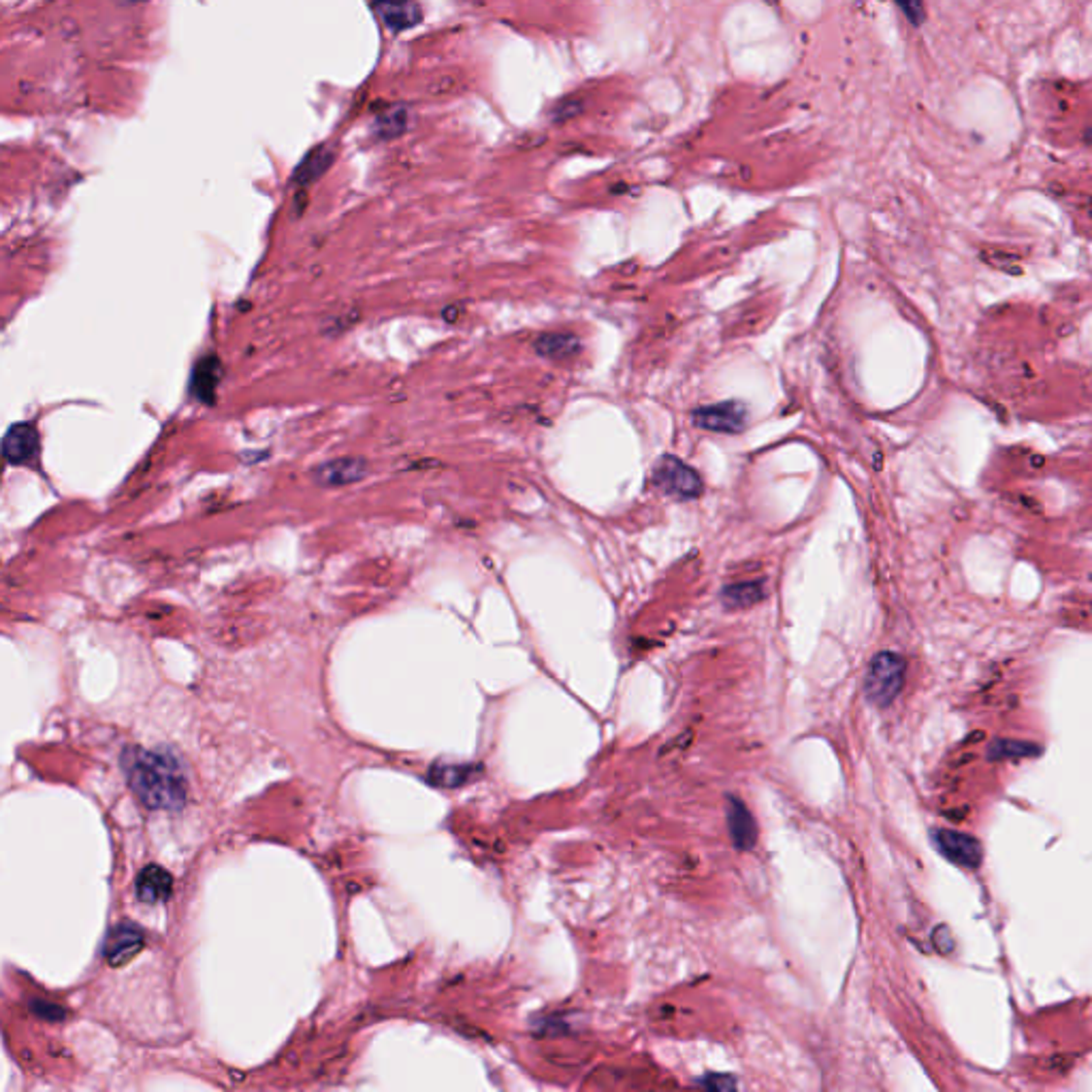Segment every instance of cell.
Wrapping results in <instances>:
<instances>
[{
    "mask_svg": "<svg viewBox=\"0 0 1092 1092\" xmlns=\"http://www.w3.org/2000/svg\"><path fill=\"white\" fill-rule=\"evenodd\" d=\"M368 472L369 469L366 459L341 457L314 467L312 478L320 487H346L352 483H359V480L368 476Z\"/></svg>",
    "mask_w": 1092,
    "mask_h": 1092,
    "instance_id": "7",
    "label": "cell"
},
{
    "mask_svg": "<svg viewBox=\"0 0 1092 1092\" xmlns=\"http://www.w3.org/2000/svg\"><path fill=\"white\" fill-rule=\"evenodd\" d=\"M764 595H766L764 581H745V583L727 585L723 589L722 599H723L725 608L741 610V608H749V606H755L757 602H762Z\"/></svg>",
    "mask_w": 1092,
    "mask_h": 1092,
    "instance_id": "12",
    "label": "cell"
},
{
    "mask_svg": "<svg viewBox=\"0 0 1092 1092\" xmlns=\"http://www.w3.org/2000/svg\"><path fill=\"white\" fill-rule=\"evenodd\" d=\"M727 830H730V837L732 843L736 845V850L749 851L755 848L757 841L755 819L738 798L727 800Z\"/></svg>",
    "mask_w": 1092,
    "mask_h": 1092,
    "instance_id": "11",
    "label": "cell"
},
{
    "mask_svg": "<svg viewBox=\"0 0 1092 1092\" xmlns=\"http://www.w3.org/2000/svg\"><path fill=\"white\" fill-rule=\"evenodd\" d=\"M1037 754H1040V747L1029 745V743H1018V741H997L990 747V757L992 759L1015 757V755H1037Z\"/></svg>",
    "mask_w": 1092,
    "mask_h": 1092,
    "instance_id": "17",
    "label": "cell"
},
{
    "mask_svg": "<svg viewBox=\"0 0 1092 1092\" xmlns=\"http://www.w3.org/2000/svg\"><path fill=\"white\" fill-rule=\"evenodd\" d=\"M581 101H562L555 105L553 110V120L555 122H563V120H570L578 112H581Z\"/></svg>",
    "mask_w": 1092,
    "mask_h": 1092,
    "instance_id": "19",
    "label": "cell"
},
{
    "mask_svg": "<svg viewBox=\"0 0 1092 1092\" xmlns=\"http://www.w3.org/2000/svg\"><path fill=\"white\" fill-rule=\"evenodd\" d=\"M702 1086L709 1090H732L736 1088V1079L730 1076H709L702 1079Z\"/></svg>",
    "mask_w": 1092,
    "mask_h": 1092,
    "instance_id": "21",
    "label": "cell"
},
{
    "mask_svg": "<svg viewBox=\"0 0 1092 1092\" xmlns=\"http://www.w3.org/2000/svg\"><path fill=\"white\" fill-rule=\"evenodd\" d=\"M653 483L674 499H693L702 494V478L677 457H661L653 467Z\"/></svg>",
    "mask_w": 1092,
    "mask_h": 1092,
    "instance_id": "3",
    "label": "cell"
},
{
    "mask_svg": "<svg viewBox=\"0 0 1092 1092\" xmlns=\"http://www.w3.org/2000/svg\"><path fill=\"white\" fill-rule=\"evenodd\" d=\"M122 770L133 794L147 809L177 811L184 807L188 784L174 754L131 747L122 754Z\"/></svg>",
    "mask_w": 1092,
    "mask_h": 1092,
    "instance_id": "1",
    "label": "cell"
},
{
    "mask_svg": "<svg viewBox=\"0 0 1092 1092\" xmlns=\"http://www.w3.org/2000/svg\"><path fill=\"white\" fill-rule=\"evenodd\" d=\"M894 3H896L898 7H901L903 11H905L907 17H909V19H912V21H914V24H917V21H919V19H922V16H924V7H922V0H894Z\"/></svg>",
    "mask_w": 1092,
    "mask_h": 1092,
    "instance_id": "20",
    "label": "cell"
},
{
    "mask_svg": "<svg viewBox=\"0 0 1092 1092\" xmlns=\"http://www.w3.org/2000/svg\"><path fill=\"white\" fill-rule=\"evenodd\" d=\"M220 378V366L216 359L201 361L195 369V378H192V391H195L201 401H211L213 393H216V384Z\"/></svg>",
    "mask_w": 1092,
    "mask_h": 1092,
    "instance_id": "15",
    "label": "cell"
},
{
    "mask_svg": "<svg viewBox=\"0 0 1092 1092\" xmlns=\"http://www.w3.org/2000/svg\"><path fill=\"white\" fill-rule=\"evenodd\" d=\"M903 681H905L903 658L896 656V653L883 651L877 653L873 661L869 663L864 691L873 704L887 706L892 704L898 693H901Z\"/></svg>",
    "mask_w": 1092,
    "mask_h": 1092,
    "instance_id": "2",
    "label": "cell"
},
{
    "mask_svg": "<svg viewBox=\"0 0 1092 1092\" xmlns=\"http://www.w3.org/2000/svg\"><path fill=\"white\" fill-rule=\"evenodd\" d=\"M373 9H376L382 24L393 32L408 30L423 19V11L414 0H376Z\"/></svg>",
    "mask_w": 1092,
    "mask_h": 1092,
    "instance_id": "10",
    "label": "cell"
},
{
    "mask_svg": "<svg viewBox=\"0 0 1092 1092\" xmlns=\"http://www.w3.org/2000/svg\"><path fill=\"white\" fill-rule=\"evenodd\" d=\"M405 124H408V115L403 107H391L376 120V131L384 139H393L405 131Z\"/></svg>",
    "mask_w": 1092,
    "mask_h": 1092,
    "instance_id": "16",
    "label": "cell"
},
{
    "mask_svg": "<svg viewBox=\"0 0 1092 1092\" xmlns=\"http://www.w3.org/2000/svg\"><path fill=\"white\" fill-rule=\"evenodd\" d=\"M334 163V149L327 147V145H318L314 147L312 152H309L304 163L297 167V174H295V181L302 188L309 186L312 181H316L320 176L325 174V171Z\"/></svg>",
    "mask_w": 1092,
    "mask_h": 1092,
    "instance_id": "13",
    "label": "cell"
},
{
    "mask_svg": "<svg viewBox=\"0 0 1092 1092\" xmlns=\"http://www.w3.org/2000/svg\"><path fill=\"white\" fill-rule=\"evenodd\" d=\"M30 1010L35 1012V1013L39 1015V1018L51 1020V1022L62 1020L64 1015H67V1013H64L62 1008H58V1005H53V1003H48V1001H32V1003H30Z\"/></svg>",
    "mask_w": 1092,
    "mask_h": 1092,
    "instance_id": "18",
    "label": "cell"
},
{
    "mask_svg": "<svg viewBox=\"0 0 1092 1092\" xmlns=\"http://www.w3.org/2000/svg\"><path fill=\"white\" fill-rule=\"evenodd\" d=\"M135 892L142 903L158 905L169 901L171 892H174V877H171L163 866L149 864L139 873L135 882Z\"/></svg>",
    "mask_w": 1092,
    "mask_h": 1092,
    "instance_id": "9",
    "label": "cell"
},
{
    "mask_svg": "<svg viewBox=\"0 0 1092 1092\" xmlns=\"http://www.w3.org/2000/svg\"><path fill=\"white\" fill-rule=\"evenodd\" d=\"M0 455L11 466L32 467L39 459V432L32 423L14 425L3 437Z\"/></svg>",
    "mask_w": 1092,
    "mask_h": 1092,
    "instance_id": "5",
    "label": "cell"
},
{
    "mask_svg": "<svg viewBox=\"0 0 1092 1092\" xmlns=\"http://www.w3.org/2000/svg\"><path fill=\"white\" fill-rule=\"evenodd\" d=\"M693 425L706 432L717 434H738L745 430L747 410L745 405L736 401H725L717 405H704V408L693 410L691 414Z\"/></svg>",
    "mask_w": 1092,
    "mask_h": 1092,
    "instance_id": "4",
    "label": "cell"
},
{
    "mask_svg": "<svg viewBox=\"0 0 1092 1092\" xmlns=\"http://www.w3.org/2000/svg\"><path fill=\"white\" fill-rule=\"evenodd\" d=\"M144 946L145 939L142 930L131 922H124L110 933L105 946V958L112 967H122L128 960H133L144 949Z\"/></svg>",
    "mask_w": 1092,
    "mask_h": 1092,
    "instance_id": "8",
    "label": "cell"
},
{
    "mask_svg": "<svg viewBox=\"0 0 1092 1092\" xmlns=\"http://www.w3.org/2000/svg\"><path fill=\"white\" fill-rule=\"evenodd\" d=\"M935 845L947 860L962 866V869L976 871L981 864V845L978 839L956 830H935Z\"/></svg>",
    "mask_w": 1092,
    "mask_h": 1092,
    "instance_id": "6",
    "label": "cell"
},
{
    "mask_svg": "<svg viewBox=\"0 0 1092 1092\" xmlns=\"http://www.w3.org/2000/svg\"><path fill=\"white\" fill-rule=\"evenodd\" d=\"M581 348L578 344V339L574 336H567V334H549V336H542L536 341V352L546 359L551 361H563L567 357H572Z\"/></svg>",
    "mask_w": 1092,
    "mask_h": 1092,
    "instance_id": "14",
    "label": "cell"
}]
</instances>
